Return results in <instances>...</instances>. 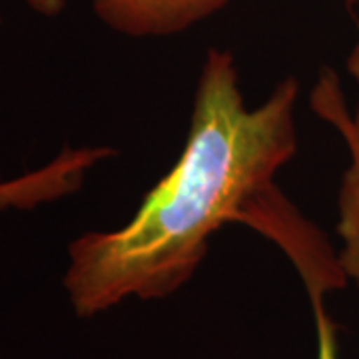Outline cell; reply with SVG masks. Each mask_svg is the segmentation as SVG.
Returning a JSON list of instances; mask_svg holds the SVG:
<instances>
[{"label": "cell", "mask_w": 359, "mask_h": 359, "mask_svg": "<svg viewBox=\"0 0 359 359\" xmlns=\"http://www.w3.org/2000/svg\"><path fill=\"white\" fill-rule=\"evenodd\" d=\"M297 94L290 76L248 108L231 52L208 50L178 162L126 226L82 233L68 245L65 290L78 318L128 297L164 299L190 282L226 224L264 226L285 200L276 176L297 152Z\"/></svg>", "instance_id": "1"}, {"label": "cell", "mask_w": 359, "mask_h": 359, "mask_svg": "<svg viewBox=\"0 0 359 359\" xmlns=\"http://www.w3.org/2000/svg\"><path fill=\"white\" fill-rule=\"evenodd\" d=\"M309 104L311 110L323 122L332 124L346 142L349 164L337 194V236L341 238L337 257L347 280L359 287V120L347 106L339 76L330 68L320 72Z\"/></svg>", "instance_id": "2"}, {"label": "cell", "mask_w": 359, "mask_h": 359, "mask_svg": "<svg viewBox=\"0 0 359 359\" xmlns=\"http://www.w3.org/2000/svg\"><path fill=\"white\" fill-rule=\"evenodd\" d=\"M108 28L130 39H166L219 13L230 0H90ZM359 0H347L349 6Z\"/></svg>", "instance_id": "3"}, {"label": "cell", "mask_w": 359, "mask_h": 359, "mask_svg": "<svg viewBox=\"0 0 359 359\" xmlns=\"http://www.w3.org/2000/svg\"><path fill=\"white\" fill-rule=\"evenodd\" d=\"M112 154L114 150L110 148H68L56 156L48 166L26 172L8 182H0V210H26L76 192L90 168Z\"/></svg>", "instance_id": "4"}, {"label": "cell", "mask_w": 359, "mask_h": 359, "mask_svg": "<svg viewBox=\"0 0 359 359\" xmlns=\"http://www.w3.org/2000/svg\"><path fill=\"white\" fill-rule=\"evenodd\" d=\"M311 308H313L316 335H318V359H339L337 330L325 309V299H313Z\"/></svg>", "instance_id": "5"}, {"label": "cell", "mask_w": 359, "mask_h": 359, "mask_svg": "<svg viewBox=\"0 0 359 359\" xmlns=\"http://www.w3.org/2000/svg\"><path fill=\"white\" fill-rule=\"evenodd\" d=\"M26 6L44 16H56L66 8V0H25Z\"/></svg>", "instance_id": "6"}, {"label": "cell", "mask_w": 359, "mask_h": 359, "mask_svg": "<svg viewBox=\"0 0 359 359\" xmlns=\"http://www.w3.org/2000/svg\"><path fill=\"white\" fill-rule=\"evenodd\" d=\"M347 70H349V74L358 80L359 84V39L358 42H355V46L351 48V52H349V58H347ZM355 116H358L359 120V106L355 108Z\"/></svg>", "instance_id": "7"}]
</instances>
